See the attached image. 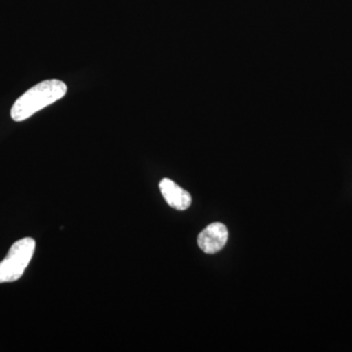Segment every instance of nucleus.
I'll return each mask as SVG.
<instances>
[{
	"instance_id": "f257e3e1",
	"label": "nucleus",
	"mask_w": 352,
	"mask_h": 352,
	"mask_svg": "<svg viewBox=\"0 0 352 352\" xmlns=\"http://www.w3.org/2000/svg\"><path fill=\"white\" fill-rule=\"evenodd\" d=\"M67 90L68 87L62 80H43L30 88L15 101L11 109V118L15 122L29 119L34 113L63 98Z\"/></svg>"
},
{
	"instance_id": "f03ea898",
	"label": "nucleus",
	"mask_w": 352,
	"mask_h": 352,
	"mask_svg": "<svg viewBox=\"0 0 352 352\" xmlns=\"http://www.w3.org/2000/svg\"><path fill=\"white\" fill-rule=\"evenodd\" d=\"M36 250V241L24 238L14 243L6 258L0 263V283H10L19 280L31 263Z\"/></svg>"
},
{
	"instance_id": "7ed1b4c3",
	"label": "nucleus",
	"mask_w": 352,
	"mask_h": 352,
	"mask_svg": "<svg viewBox=\"0 0 352 352\" xmlns=\"http://www.w3.org/2000/svg\"><path fill=\"white\" fill-rule=\"evenodd\" d=\"M228 240V230L224 224L214 222L204 229L198 236V245L206 254H214L223 249Z\"/></svg>"
},
{
	"instance_id": "20e7f679",
	"label": "nucleus",
	"mask_w": 352,
	"mask_h": 352,
	"mask_svg": "<svg viewBox=\"0 0 352 352\" xmlns=\"http://www.w3.org/2000/svg\"><path fill=\"white\" fill-rule=\"evenodd\" d=\"M160 190L164 200L171 208L177 210H187L191 206L192 197L186 190L182 188L168 178H164L160 182Z\"/></svg>"
}]
</instances>
